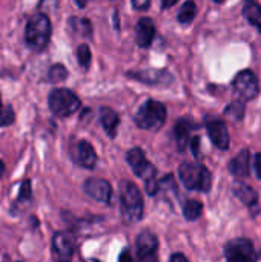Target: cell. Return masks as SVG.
Wrapping results in <instances>:
<instances>
[{
    "mask_svg": "<svg viewBox=\"0 0 261 262\" xmlns=\"http://www.w3.org/2000/svg\"><path fill=\"white\" fill-rule=\"evenodd\" d=\"M51 21L46 14H35L29 18L25 29V41L32 51H43L51 38Z\"/></svg>",
    "mask_w": 261,
    "mask_h": 262,
    "instance_id": "obj_1",
    "label": "cell"
},
{
    "mask_svg": "<svg viewBox=\"0 0 261 262\" xmlns=\"http://www.w3.org/2000/svg\"><path fill=\"white\" fill-rule=\"evenodd\" d=\"M120 206L128 223H137L143 216V198L138 187L131 181L120 183Z\"/></svg>",
    "mask_w": 261,
    "mask_h": 262,
    "instance_id": "obj_2",
    "label": "cell"
},
{
    "mask_svg": "<svg viewBox=\"0 0 261 262\" xmlns=\"http://www.w3.org/2000/svg\"><path fill=\"white\" fill-rule=\"evenodd\" d=\"M166 121V107L155 100L145 101L135 114V124L145 130H158Z\"/></svg>",
    "mask_w": 261,
    "mask_h": 262,
    "instance_id": "obj_3",
    "label": "cell"
},
{
    "mask_svg": "<svg viewBox=\"0 0 261 262\" xmlns=\"http://www.w3.org/2000/svg\"><path fill=\"white\" fill-rule=\"evenodd\" d=\"M178 177L183 186L189 190L208 192L212 186V178L209 170L202 164L183 163L178 169Z\"/></svg>",
    "mask_w": 261,
    "mask_h": 262,
    "instance_id": "obj_4",
    "label": "cell"
},
{
    "mask_svg": "<svg viewBox=\"0 0 261 262\" xmlns=\"http://www.w3.org/2000/svg\"><path fill=\"white\" fill-rule=\"evenodd\" d=\"M80 98L69 89L57 88L48 95V106L55 117L65 118L80 109Z\"/></svg>",
    "mask_w": 261,
    "mask_h": 262,
    "instance_id": "obj_5",
    "label": "cell"
},
{
    "mask_svg": "<svg viewBox=\"0 0 261 262\" xmlns=\"http://www.w3.org/2000/svg\"><path fill=\"white\" fill-rule=\"evenodd\" d=\"M225 256L228 261H257L258 255L249 239L238 238L231 241L225 249Z\"/></svg>",
    "mask_w": 261,
    "mask_h": 262,
    "instance_id": "obj_6",
    "label": "cell"
},
{
    "mask_svg": "<svg viewBox=\"0 0 261 262\" xmlns=\"http://www.w3.org/2000/svg\"><path fill=\"white\" fill-rule=\"evenodd\" d=\"M126 160H128V164L131 166L132 172L137 177L143 178L145 181L155 177V167L146 160V157H145V154H143V150L140 147L131 149L126 154Z\"/></svg>",
    "mask_w": 261,
    "mask_h": 262,
    "instance_id": "obj_7",
    "label": "cell"
},
{
    "mask_svg": "<svg viewBox=\"0 0 261 262\" xmlns=\"http://www.w3.org/2000/svg\"><path fill=\"white\" fill-rule=\"evenodd\" d=\"M234 89L243 100H252L258 95V80L252 71H242L234 78Z\"/></svg>",
    "mask_w": 261,
    "mask_h": 262,
    "instance_id": "obj_8",
    "label": "cell"
},
{
    "mask_svg": "<svg viewBox=\"0 0 261 262\" xmlns=\"http://www.w3.org/2000/svg\"><path fill=\"white\" fill-rule=\"evenodd\" d=\"M83 190L88 196H91L92 200L103 203V204H109L111 198H112V189L111 184L106 180H98V178H89L85 181L83 184Z\"/></svg>",
    "mask_w": 261,
    "mask_h": 262,
    "instance_id": "obj_9",
    "label": "cell"
},
{
    "mask_svg": "<svg viewBox=\"0 0 261 262\" xmlns=\"http://www.w3.org/2000/svg\"><path fill=\"white\" fill-rule=\"evenodd\" d=\"M52 252L57 259L69 261L75 252V239L68 232H57L52 236Z\"/></svg>",
    "mask_w": 261,
    "mask_h": 262,
    "instance_id": "obj_10",
    "label": "cell"
},
{
    "mask_svg": "<svg viewBox=\"0 0 261 262\" xmlns=\"http://www.w3.org/2000/svg\"><path fill=\"white\" fill-rule=\"evenodd\" d=\"M206 129H208V135L212 140V143L218 147L226 150L231 144V138H229V130L226 127V124L218 120V118H208L206 120Z\"/></svg>",
    "mask_w": 261,
    "mask_h": 262,
    "instance_id": "obj_11",
    "label": "cell"
},
{
    "mask_svg": "<svg viewBox=\"0 0 261 262\" xmlns=\"http://www.w3.org/2000/svg\"><path fill=\"white\" fill-rule=\"evenodd\" d=\"M135 249H137V258L142 261H149L155 256L158 249V239L151 232H142L135 239Z\"/></svg>",
    "mask_w": 261,
    "mask_h": 262,
    "instance_id": "obj_12",
    "label": "cell"
},
{
    "mask_svg": "<svg viewBox=\"0 0 261 262\" xmlns=\"http://www.w3.org/2000/svg\"><path fill=\"white\" fill-rule=\"evenodd\" d=\"M129 77H134V80H138L146 84H162L166 86L172 81V77L166 71H155V69H146L138 72H128Z\"/></svg>",
    "mask_w": 261,
    "mask_h": 262,
    "instance_id": "obj_13",
    "label": "cell"
},
{
    "mask_svg": "<svg viewBox=\"0 0 261 262\" xmlns=\"http://www.w3.org/2000/svg\"><path fill=\"white\" fill-rule=\"evenodd\" d=\"M137 45L140 48H148L155 37V25L149 17H142L135 26Z\"/></svg>",
    "mask_w": 261,
    "mask_h": 262,
    "instance_id": "obj_14",
    "label": "cell"
},
{
    "mask_svg": "<svg viewBox=\"0 0 261 262\" xmlns=\"http://www.w3.org/2000/svg\"><path fill=\"white\" fill-rule=\"evenodd\" d=\"M249 158H251V154L248 149L242 150L235 158L231 160L229 163V170L234 177L237 178H246L249 177Z\"/></svg>",
    "mask_w": 261,
    "mask_h": 262,
    "instance_id": "obj_15",
    "label": "cell"
},
{
    "mask_svg": "<svg viewBox=\"0 0 261 262\" xmlns=\"http://www.w3.org/2000/svg\"><path fill=\"white\" fill-rule=\"evenodd\" d=\"M77 155H78V163L85 169H94L97 164V154L95 149L92 147L91 143L88 141H80L77 144Z\"/></svg>",
    "mask_w": 261,
    "mask_h": 262,
    "instance_id": "obj_16",
    "label": "cell"
},
{
    "mask_svg": "<svg viewBox=\"0 0 261 262\" xmlns=\"http://www.w3.org/2000/svg\"><path fill=\"white\" fill-rule=\"evenodd\" d=\"M232 193L235 198H238L245 206L251 207V206H255L257 201H258V193L254 187L248 186V184H243V183H235L232 186Z\"/></svg>",
    "mask_w": 261,
    "mask_h": 262,
    "instance_id": "obj_17",
    "label": "cell"
},
{
    "mask_svg": "<svg viewBox=\"0 0 261 262\" xmlns=\"http://www.w3.org/2000/svg\"><path fill=\"white\" fill-rule=\"evenodd\" d=\"M100 121H102V126L106 130V134L111 138H114L115 134H117L118 123H120V118H118L117 112L112 111L111 107H100Z\"/></svg>",
    "mask_w": 261,
    "mask_h": 262,
    "instance_id": "obj_18",
    "label": "cell"
},
{
    "mask_svg": "<svg viewBox=\"0 0 261 262\" xmlns=\"http://www.w3.org/2000/svg\"><path fill=\"white\" fill-rule=\"evenodd\" d=\"M243 15L246 20L255 26L261 32V6L255 0H245L243 3Z\"/></svg>",
    "mask_w": 261,
    "mask_h": 262,
    "instance_id": "obj_19",
    "label": "cell"
},
{
    "mask_svg": "<svg viewBox=\"0 0 261 262\" xmlns=\"http://www.w3.org/2000/svg\"><path fill=\"white\" fill-rule=\"evenodd\" d=\"M189 130H191V123L188 120H178L175 127H174V135L177 140V147L180 152L186 150V146L189 143Z\"/></svg>",
    "mask_w": 261,
    "mask_h": 262,
    "instance_id": "obj_20",
    "label": "cell"
},
{
    "mask_svg": "<svg viewBox=\"0 0 261 262\" xmlns=\"http://www.w3.org/2000/svg\"><path fill=\"white\" fill-rule=\"evenodd\" d=\"M69 28L72 32H75L77 35L82 37H89L92 34V25L88 18H82V17H71L68 21Z\"/></svg>",
    "mask_w": 261,
    "mask_h": 262,
    "instance_id": "obj_21",
    "label": "cell"
},
{
    "mask_svg": "<svg viewBox=\"0 0 261 262\" xmlns=\"http://www.w3.org/2000/svg\"><path fill=\"white\" fill-rule=\"evenodd\" d=\"M203 204L198 200H188L183 206V215L188 221H195L202 216Z\"/></svg>",
    "mask_w": 261,
    "mask_h": 262,
    "instance_id": "obj_22",
    "label": "cell"
},
{
    "mask_svg": "<svg viewBox=\"0 0 261 262\" xmlns=\"http://www.w3.org/2000/svg\"><path fill=\"white\" fill-rule=\"evenodd\" d=\"M197 14V6L194 0H188L178 11V21L180 23H191Z\"/></svg>",
    "mask_w": 261,
    "mask_h": 262,
    "instance_id": "obj_23",
    "label": "cell"
},
{
    "mask_svg": "<svg viewBox=\"0 0 261 262\" xmlns=\"http://www.w3.org/2000/svg\"><path fill=\"white\" fill-rule=\"evenodd\" d=\"M66 77H68V69L63 64H60V63L52 64L51 69H49V72H48V80L51 83L63 81V80H66Z\"/></svg>",
    "mask_w": 261,
    "mask_h": 262,
    "instance_id": "obj_24",
    "label": "cell"
},
{
    "mask_svg": "<svg viewBox=\"0 0 261 262\" xmlns=\"http://www.w3.org/2000/svg\"><path fill=\"white\" fill-rule=\"evenodd\" d=\"M91 49L86 43H82L78 48H77V60H78V64L83 68V69H88L89 64H91Z\"/></svg>",
    "mask_w": 261,
    "mask_h": 262,
    "instance_id": "obj_25",
    "label": "cell"
},
{
    "mask_svg": "<svg viewBox=\"0 0 261 262\" xmlns=\"http://www.w3.org/2000/svg\"><path fill=\"white\" fill-rule=\"evenodd\" d=\"M226 115L231 117V118L242 120L243 115H245V104H243L242 101H234V103H231V104L226 107Z\"/></svg>",
    "mask_w": 261,
    "mask_h": 262,
    "instance_id": "obj_26",
    "label": "cell"
},
{
    "mask_svg": "<svg viewBox=\"0 0 261 262\" xmlns=\"http://www.w3.org/2000/svg\"><path fill=\"white\" fill-rule=\"evenodd\" d=\"M14 120H15V115H14V111L11 106H5L0 109V127L12 124Z\"/></svg>",
    "mask_w": 261,
    "mask_h": 262,
    "instance_id": "obj_27",
    "label": "cell"
},
{
    "mask_svg": "<svg viewBox=\"0 0 261 262\" xmlns=\"http://www.w3.org/2000/svg\"><path fill=\"white\" fill-rule=\"evenodd\" d=\"M32 198V190H31V183L28 180H25L22 183V189H20V195H18V201H29Z\"/></svg>",
    "mask_w": 261,
    "mask_h": 262,
    "instance_id": "obj_28",
    "label": "cell"
},
{
    "mask_svg": "<svg viewBox=\"0 0 261 262\" xmlns=\"http://www.w3.org/2000/svg\"><path fill=\"white\" fill-rule=\"evenodd\" d=\"M157 190H158V181L155 180V177L151 180H146V192L149 195H155Z\"/></svg>",
    "mask_w": 261,
    "mask_h": 262,
    "instance_id": "obj_29",
    "label": "cell"
},
{
    "mask_svg": "<svg viewBox=\"0 0 261 262\" xmlns=\"http://www.w3.org/2000/svg\"><path fill=\"white\" fill-rule=\"evenodd\" d=\"M132 5L138 11H146L151 6V0H132Z\"/></svg>",
    "mask_w": 261,
    "mask_h": 262,
    "instance_id": "obj_30",
    "label": "cell"
},
{
    "mask_svg": "<svg viewBox=\"0 0 261 262\" xmlns=\"http://www.w3.org/2000/svg\"><path fill=\"white\" fill-rule=\"evenodd\" d=\"M191 147H192V154L195 158L200 157V137H194L191 141Z\"/></svg>",
    "mask_w": 261,
    "mask_h": 262,
    "instance_id": "obj_31",
    "label": "cell"
},
{
    "mask_svg": "<svg viewBox=\"0 0 261 262\" xmlns=\"http://www.w3.org/2000/svg\"><path fill=\"white\" fill-rule=\"evenodd\" d=\"M254 167H255V173H257V178L261 180V154L255 155V160H254Z\"/></svg>",
    "mask_w": 261,
    "mask_h": 262,
    "instance_id": "obj_32",
    "label": "cell"
},
{
    "mask_svg": "<svg viewBox=\"0 0 261 262\" xmlns=\"http://www.w3.org/2000/svg\"><path fill=\"white\" fill-rule=\"evenodd\" d=\"M172 262H188V258L185 256V255H182V253H177V255H172L171 258H169Z\"/></svg>",
    "mask_w": 261,
    "mask_h": 262,
    "instance_id": "obj_33",
    "label": "cell"
},
{
    "mask_svg": "<svg viewBox=\"0 0 261 262\" xmlns=\"http://www.w3.org/2000/svg\"><path fill=\"white\" fill-rule=\"evenodd\" d=\"M118 261H128V262H131L132 261V256H131V255H129V253H128V250H125V252H123V253H122V255H120V258H118Z\"/></svg>",
    "mask_w": 261,
    "mask_h": 262,
    "instance_id": "obj_34",
    "label": "cell"
},
{
    "mask_svg": "<svg viewBox=\"0 0 261 262\" xmlns=\"http://www.w3.org/2000/svg\"><path fill=\"white\" fill-rule=\"evenodd\" d=\"M177 2H178V0H162V6H163L165 9H168V8H171V6H174Z\"/></svg>",
    "mask_w": 261,
    "mask_h": 262,
    "instance_id": "obj_35",
    "label": "cell"
},
{
    "mask_svg": "<svg viewBox=\"0 0 261 262\" xmlns=\"http://www.w3.org/2000/svg\"><path fill=\"white\" fill-rule=\"evenodd\" d=\"M74 2L77 3V6H78V8H85V6L88 5V2H89V0H74Z\"/></svg>",
    "mask_w": 261,
    "mask_h": 262,
    "instance_id": "obj_36",
    "label": "cell"
},
{
    "mask_svg": "<svg viewBox=\"0 0 261 262\" xmlns=\"http://www.w3.org/2000/svg\"><path fill=\"white\" fill-rule=\"evenodd\" d=\"M3 173H5V164H3V161L0 160V178L3 177Z\"/></svg>",
    "mask_w": 261,
    "mask_h": 262,
    "instance_id": "obj_37",
    "label": "cell"
},
{
    "mask_svg": "<svg viewBox=\"0 0 261 262\" xmlns=\"http://www.w3.org/2000/svg\"><path fill=\"white\" fill-rule=\"evenodd\" d=\"M214 2H217V3H223L225 0H214Z\"/></svg>",
    "mask_w": 261,
    "mask_h": 262,
    "instance_id": "obj_38",
    "label": "cell"
},
{
    "mask_svg": "<svg viewBox=\"0 0 261 262\" xmlns=\"http://www.w3.org/2000/svg\"><path fill=\"white\" fill-rule=\"evenodd\" d=\"M0 109H2V97H0Z\"/></svg>",
    "mask_w": 261,
    "mask_h": 262,
    "instance_id": "obj_39",
    "label": "cell"
}]
</instances>
